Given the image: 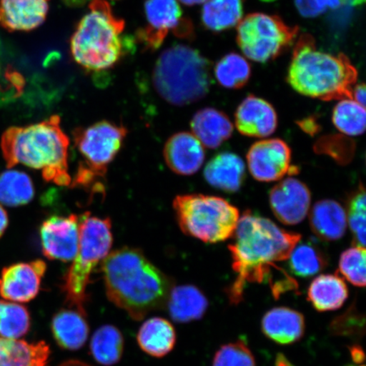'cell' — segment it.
<instances>
[{"instance_id": "6da1fadb", "label": "cell", "mask_w": 366, "mask_h": 366, "mask_svg": "<svg viewBox=\"0 0 366 366\" xmlns=\"http://www.w3.org/2000/svg\"><path fill=\"white\" fill-rule=\"evenodd\" d=\"M233 235L234 241L228 249L237 277L227 292L232 303L239 304L247 283L269 281L277 268L274 263L290 257L301 236L249 212L239 218Z\"/></svg>"}, {"instance_id": "7a4b0ae2", "label": "cell", "mask_w": 366, "mask_h": 366, "mask_svg": "<svg viewBox=\"0 0 366 366\" xmlns=\"http://www.w3.org/2000/svg\"><path fill=\"white\" fill-rule=\"evenodd\" d=\"M102 269L108 299L132 319L143 320L167 304L172 279L143 252L132 248L114 251L103 260Z\"/></svg>"}, {"instance_id": "3957f363", "label": "cell", "mask_w": 366, "mask_h": 366, "mask_svg": "<svg viewBox=\"0 0 366 366\" xmlns=\"http://www.w3.org/2000/svg\"><path fill=\"white\" fill-rule=\"evenodd\" d=\"M69 145L70 139L59 116L36 124L8 128L0 143L8 168L23 164L42 172L46 182L63 187L72 182L68 169Z\"/></svg>"}, {"instance_id": "277c9868", "label": "cell", "mask_w": 366, "mask_h": 366, "mask_svg": "<svg viewBox=\"0 0 366 366\" xmlns=\"http://www.w3.org/2000/svg\"><path fill=\"white\" fill-rule=\"evenodd\" d=\"M358 71L345 54L322 52L313 36L302 34L292 51L287 81L302 95L320 100L352 99Z\"/></svg>"}, {"instance_id": "5b68a950", "label": "cell", "mask_w": 366, "mask_h": 366, "mask_svg": "<svg viewBox=\"0 0 366 366\" xmlns=\"http://www.w3.org/2000/svg\"><path fill=\"white\" fill-rule=\"evenodd\" d=\"M125 21L114 15L109 4L93 0L71 39L73 59L82 68L103 71L112 68L124 52Z\"/></svg>"}, {"instance_id": "8992f818", "label": "cell", "mask_w": 366, "mask_h": 366, "mask_svg": "<svg viewBox=\"0 0 366 366\" xmlns=\"http://www.w3.org/2000/svg\"><path fill=\"white\" fill-rule=\"evenodd\" d=\"M153 84L164 102L177 107L191 104L209 93L212 66L196 49L186 45L172 46L157 59Z\"/></svg>"}, {"instance_id": "52a82bcc", "label": "cell", "mask_w": 366, "mask_h": 366, "mask_svg": "<svg viewBox=\"0 0 366 366\" xmlns=\"http://www.w3.org/2000/svg\"><path fill=\"white\" fill-rule=\"evenodd\" d=\"M113 244L112 223L86 212L79 218V250L66 277V303L85 315L86 287L94 268L109 254Z\"/></svg>"}, {"instance_id": "ba28073f", "label": "cell", "mask_w": 366, "mask_h": 366, "mask_svg": "<svg viewBox=\"0 0 366 366\" xmlns=\"http://www.w3.org/2000/svg\"><path fill=\"white\" fill-rule=\"evenodd\" d=\"M178 225L186 235L209 244L234 234L240 214L235 206L218 197L178 195L173 201Z\"/></svg>"}, {"instance_id": "9c48e42d", "label": "cell", "mask_w": 366, "mask_h": 366, "mask_svg": "<svg viewBox=\"0 0 366 366\" xmlns=\"http://www.w3.org/2000/svg\"><path fill=\"white\" fill-rule=\"evenodd\" d=\"M127 129L107 121L99 122L73 132V140L81 158L73 187H89L105 176L126 139Z\"/></svg>"}, {"instance_id": "30bf717a", "label": "cell", "mask_w": 366, "mask_h": 366, "mask_svg": "<svg viewBox=\"0 0 366 366\" xmlns=\"http://www.w3.org/2000/svg\"><path fill=\"white\" fill-rule=\"evenodd\" d=\"M237 42L251 61L265 63L276 59L294 44L299 26L286 24L277 16L252 13L239 23Z\"/></svg>"}, {"instance_id": "8fae6325", "label": "cell", "mask_w": 366, "mask_h": 366, "mask_svg": "<svg viewBox=\"0 0 366 366\" xmlns=\"http://www.w3.org/2000/svg\"><path fill=\"white\" fill-rule=\"evenodd\" d=\"M144 11L147 25L137 31V39L145 49H158L170 31L181 38L194 34V26L182 17L177 0H147Z\"/></svg>"}, {"instance_id": "7c38bea8", "label": "cell", "mask_w": 366, "mask_h": 366, "mask_svg": "<svg viewBox=\"0 0 366 366\" xmlns=\"http://www.w3.org/2000/svg\"><path fill=\"white\" fill-rule=\"evenodd\" d=\"M291 149L278 139L257 142L251 146L247 160L254 179L269 182L281 180L287 174L297 172L291 166Z\"/></svg>"}, {"instance_id": "4fadbf2b", "label": "cell", "mask_w": 366, "mask_h": 366, "mask_svg": "<svg viewBox=\"0 0 366 366\" xmlns=\"http://www.w3.org/2000/svg\"><path fill=\"white\" fill-rule=\"evenodd\" d=\"M43 253L49 259L72 262L79 250V217L53 216L40 228Z\"/></svg>"}, {"instance_id": "5bb4252c", "label": "cell", "mask_w": 366, "mask_h": 366, "mask_svg": "<svg viewBox=\"0 0 366 366\" xmlns=\"http://www.w3.org/2000/svg\"><path fill=\"white\" fill-rule=\"evenodd\" d=\"M47 265L42 259L21 262L3 269L0 296L4 300L26 303L39 295Z\"/></svg>"}, {"instance_id": "9a60e30c", "label": "cell", "mask_w": 366, "mask_h": 366, "mask_svg": "<svg viewBox=\"0 0 366 366\" xmlns=\"http://www.w3.org/2000/svg\"><path fill=\"white\" fill-rule=\"evenodd\" d=\"M311 195L307 186L295 178H287L269 192V204L274 216L285 225L303 222L310 207Z\"/></svg>"}, {"instance_id": "2e32d148", "label": "cell", "mask_w": 366, "mask_h": 366, "mask_svg": "<svg viewBox=\"0 0 366 366\" xmlns=\"http://www.w3.org/2000/svg\"><path fill=\"white\" fill-rule=\"evenodd\" d=\"M163 154L168 167L181 176L194 175L202 167L205 159L202 144L186 132L172 136L164 144Z\"/></svg>"}, {"instance_id": "e0dca14e", "label": "cell", "mask_w": 366, "mask_h": 366, "mask_svg": "<svg viewBox=\"0 0 366 366\" xmlns=\"http://www.w3.org/2000/svg\"><path fill=\"white\" fill-rule=\"evenodd\" d=\"M235 124L241 134L262 139L276 131L277 114L271 104L249 95L237 109Z\"/></svg>"}, {"instance_id": "ac0fdd59", "label": "cell", "mask_w": 366, "mask_h": 366, "mask_svg": "<svg viewBox=\"0 0 366 366\" xmlns=\"http://www.w3.org/2000/svg\"><path fill=\"white\" fill-rule=\"evenodd\" d=\"M49 0H0V26L9 31L38 29L47 17Z\"/></svg>"}, {"instance_id": "d6986e66", "label": "cell", "mask_w": 366, "mask_h": 366, "mask_svg": "<svg viewBox=\"0 0 366 366\" xmlns=\"http://www.w3.org/2000/svg\"><path fill=\"white\" fill-rule=\"evenodd\" d=\"M262 328L269 340L282 345H292L305 335V317L295 310L274 308L264 315Z\"/></svg>"}, {"instance_id": "ffe728a7", "label": "cell", "mask_w": 366, "mask_h": 366, "mask_svg": "<svg viewBox=\"0 0 366 366\" xmlns=\"http://www.w3.org/2000/svg\"><path fill=\"white\" fill-rule=\"evenodd\" d=\"M245 172V164L239 155L225 152L210 159L204 169V177L216 189L235 193L244 183Z\"/></svg>"}, {"instance_id": "44dd1931", "label": "cell", "mask_w": 366, "mask_h": 366, "mask_svg": "<svg viewBox=\"0 0 366 366\" xmlns=\"http://www.w3.org/2000/svg\"><path fill=\"white\" fill-rule=\"evenodd\" d=\"M193 134L203 146L217 149L230 139L233 125L226 114L214 108L200 109L191 121Z\"/></svg>"}, {"instance_id": "7402d4cb", "label": "cell", "mask_w": 366, "mask_h": 366, "mask_svg": "<svg viewBox=\"0 0 366 366\" xmlns=\"http://www.w3.org/2000/svg\"><path fill=\"white\" fill-rule=\"evenodd\" d=\"M313 232L320 239L335 241L342 239L347 226V214L340 204L331 199L319 201L310 214Z\"/></svg>"}, {"instance_id": "603a6c76", "label": "cell", "mask_w": 366, "mask_h": 366, "mask_svg": "<svg viewBox=\"0 0 366 366\" xmlns=\"http://www.w3.org/2000/svg\"><path fill=\"white\" fill-rule=\"evenodd\" d=\"M49 346L0 337V366H49Z\"/></svg>"}, {"instance_id": "cb8c5ba5", "label": "cell", "mask_w": 366, "mask_h": 366, "mask_svg": "<svg viewBox=\"0 0 366 366\" xmlns=\"http://www.w3.org/2000/svg\"><path fill=\"white\" fill-rule=\"evenodd\" d=\"M167 304L172 319L179 323L202 318L209 305L203 292L193 285L172 287Z\"/></svg>"}, {"instance_id": "d4e9b609", "label": "cell", "mask_w": 366, "mask_h": 366, "mask_svg": "<svg viewBox=\"0 0 366 366\" xmlns=\"http://www.w3.org/2000/svg\"><path fill=\"white\" fill-rule=\"evenodd\" d=\"M349 297V288L337 274H320L311 282L308 300L320 312L340 309Z\"/></svg>"}, {"instance_id": "484cf974", "label": "cell", "mask_w": 366, "mask_h": 366, "mask_svg": "<svg viewBox=\"0 0 366 366\" xmlns=\"http://www.w3.org/2000/svg\"><path fill=\"white\" fill-rule=\"evenodd\" d=\"M176 341L175 329L170 322L160 317L146 320L137 334V342L142 350L157 358L170 353Z\"/></svg>"}, {"instance_id": "4316f807", "label": "cell", "mask_w": 366, "mask_h": 366, "mask_svg": "<svg viewBox=\"0 0 366 366\" xmlns=\"http://www.w3.org/2000/svg\"><path fill=\"white\" fill-rule=\"evenodd\" d=\"M52 332L63 349L77 350L88 340L89 327L84 315L79 311L62 310L53 318Z\"/></svg>"}, {"instance_id": "83f0119b", "label": "cell", "mask_w": 366, "mask_h": 366, "mask_svg": "<svg viewBox=\"0 0 366 366\" xmlns=\"http://www.w3.org/2000/svg\"><path fill=\"white\" fill-rule=\"evenodd\" d=\"M201 17L209 30L222 31L232 29L242 20V0H206Z\"/></svg>"}, {"instance_id": "f1b7e54d", "label": "cell", "mask_w": 366, "mask_h": 366, "mask_svg": "<svg viewBox=\"0 0 366 366\" xmlns=\"http://www.w3.org/2000/svg\"><path fill=\"white\" fill-rule=\"evenodd\" d=\"M124 340L120 330L112 325L99 327L92 337L90 350L98 363L105 366L116 365L122 359Z\"/></svg>"}, {"instance_id": "f546056e", "label": "cell", "mask_w": 366, "mask_h": 366, "mask_svg": "<svg viewBox=\"0 0 366 366\" xmlns=\"http://www.w3.org/2000/svg\"><path fill=\"white\" fill-rule=\"evenodd\" d=\"M34 193L33 181L27 174L9 170L0 175V203L17 207L30 203Z\"/></svg>"}, {"instance_id": "4dcf8cb0", "label": "cell", "mask_w": 366, "mask_h": 366, "mask_svg": "<svg viewBox=\"0 0 366 366\" xmlns=\"http://www.w3.org/2000/svg\"><path fill=\"white\" fill-rule=\"evenodd\" d=\"M288 259L291 272L304 278L315 276L323 271L327 264L323 252L312 242H297Z\"/></svg>"}, {"instance_id": "1f68e13d", "label": "cell", "mask_w": 366, "mask_h": 366, "mask_svg": "<svg viewBox=\"0 0 366 366\" xmlns=\"http://www.w3.org/2000/svg\"><path fill=\"white\" fill-rule=\"evenodd\" d=\"M214 76L224 88L239 89L249 81L251 67L244 57L237 54H229L217 63Z\"/></svg>"}, {"instance_id": "d6a6232c", "label": "cell", "mask_w": 366, "mask_h": 366, "mask_svg": "<svg viewBox=\"0 0 366 366\" xmlns=\"http://www.w3.org/2000/svg\"><path fill=\"white\" fill-rule=\"evenodd\" d=\"M30 326V314L24 306L0 301V337L16 340L29 332Z\"/></svg>"}, {"instance_id": "836d02e7", "label": "cell", "mask_w": 366, "mask_h": 366, "mask_svg": "<svg viewBox=\"0 0 366 366\" xmlns=\"http://www.w3.org/2000/svg\"><path fill=\"white\" fill-rule=\"evenodd\" d=\"M365 107L353 99H343L334 108L332 122L342 134L360 136L365 129Z\"/></svg>"}, {"instance_id": "e575fe53", "label": "cell", "mask_w": 366, "mask_h": 366, "mask_svg": "<svg viewBox=\"0 0 366 366\" xmlns=\"http://www.w3.org/2000/svg\"><path fill=\"white\" fill-rule=\"evenodd\" d=\"M365 249L355 246L341 254L340 272L342 277L356 287L365 286Z\"/></svg>"}, {"instance_id": "d590c367", "label": "cell", "mask_w": 366, "mask_h": 366, "mask_svg": "<svg viewBox=\"0 0 366 366\" xmlns=\"http://www.w3.org/2000/svg\"><path fill=\"white\" fill-rule=\"evenodd\" d=\"M365 192L360 187L351 197L347 206V222L349 224L356 246H365Z\"/></svg>"}, {"instance_id": "8d00e7d4", "label": "cell", "mask_w": 366, "mask_h": 366, "mask_svg": "<svg viewBox=\"0 0 366 366\" xmlns=\"http://www.w3.org/2000/svg\"><path fill=\"white\" fill-rule=\"evenodd\" d=\"M212 366H255V360L246 343L237 341L219 347Z\"/></svg>"}, {"instance_id": "74e56055", "label": "cell", "mask_w": 366, "mask_h": 366, "mask_svg": "<svg viewBox=\"0 0 366 366\" xmlns=\"http://www.w3.org/2000/svg\"><path fill=\"white\" fill-rule=\"evenodd\" d=\"M333 335L345 337H361L365 333V317L355 306L333 320L330 325Z\"/></svg>"}, {"instance_id": "f35d334b", "label": "cell", "mask_w": 366, "mask_h": 366, "mask_svg": "<svg viewBox=\"0 0 366 366\" xmlns=\"http://www.w3.org/2000/svg\"><path fill=\"white\" fill-rule=\"evenodd\" d=\"M341 0H295L297 11L304 17L313 18L328 10H334L342 6Z\"/></svg>"}, {"instance_id": "ab89813d", "label": "cell", "mask_w": 366, "mask_h": 366, "mask_svg": "<svg viewBox=\"0 0 366 366\" xmlns=\"http://www.w3.org/2000/svg\"><path fill=\"white\" fill-rule=\"evenodd\" d=\"M352 99H354L355 102L365 107L366 93L365 86L360 84L355 86L353 91H352Z\"/></svg>"}, {"instance_id": "60d3db41", "label": "cell", "mask_w": 366, "mask_h": 366, "mask_svg": "<svg viewBox=\"0 0 366 366\" xmlns=\"http://www.w3.org/2000/svg\"><path fill=\"white\" fill-rule=\"evenodd\" d=\"M350 355L355 364H362L365 360V355L362 347L358 345L350 347Z\"/></svg>"}, {"instance_id": "b9f144b4", "label": "cell", "mask_w": 366, "mask_h": 366, "mask_svg": "<svg viewBox=\"0 0 366 366\" xmlns=\"http://www.w3.org/2000/svg\"><path fill=\"white\" fill-rule=\"evenodd\" d=\"M9 224L8 214L1 205H0V237L6 232Z\"/></svg>"}, {"instance_id": "7bdbcfd3", "label": "cell", "mask_w": 366, "mask_h": 366, "mask_svg": "<svg viewBox=\"0 0 366 366\" xmlns=\"http://www.w3.org/2000/svg\"><path fill=\"white\" fill-rule=\"evenodd\" d=\"M274 366H295L292 365L290 360H288L286 357L282 354H278L276 359V362H274Z\"/></svg>"}, {"instance_id": "ee69618b", "label": "cell", "mask_w": 366, "mask_h": 366, "mask_svg": "<svg viewBox=\"0 0 366 366\" xmlns=\"http://www.w3.org/2000/svg\"><path fill=\"white\" fill-rule=\"evenodd\" d=\"M178 1L185 4L187 6H194L196 4H204L206 0H178Z\"/></svg>"}, {"instance_id": "f6af8a7d", "label": "cell", "mask_w": 366, "mask_h": 366, "mask_svg": "<svg viewBox=\"0 0 366 366\" xmlns=\"http://www.w3.org/2000/svg\"><path fill=\"white\" fill-rule=\"evenodd\" d=\"M341 2L347 4V6H359L364 4L365 0H341Z\"/></svg>"}, {"instance_id": "bcb514c9", "label": "cell", "mask_w": 366, "mask_h": 366, "mask_svg": "<svg viewBox=\"0 0 366 366\" xmlns=\"http://www.w3.org/2000/svg\"><path fill=\"white\" fill-rule=\"evenodd\" d=\"M69 6H80V4H84L86 0H63Z\"/></svg>"}, {"instance_id": "7dc6e473", "label": "cell", "mask_w": 366, "mask_h": 366, "mask_svg": "<svg viewBox=\"0 0 366 366\" xmlns=\"http://www.w3.org/2000/svg\"><path fill=\"white\" fill-rule=\"evenodd\" d=\"M263 1H274V0H263Z\"/></svg>"}, {"instance_id": "c3c4849f", "label": "cell", "mask_w": 366, "mask_h": 366, "mask_svg": "<svg viewBox=\"0 0 366 366\" xmlns=\"http://www.w3.org/2000/svg\"><path fill=\"white\" fill-rule=\"evenodd\" d=\"M349 366H352V365H349ZM360 366H365V365H360Z\"/></svg>"}]
</instances>
